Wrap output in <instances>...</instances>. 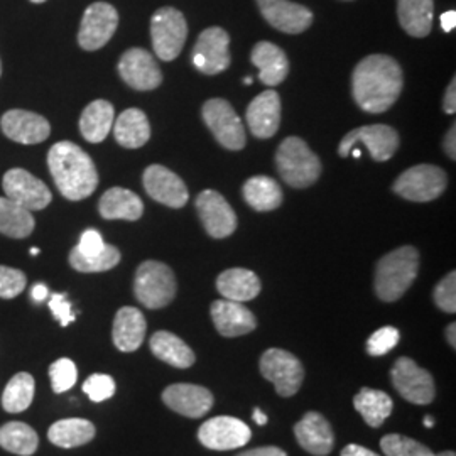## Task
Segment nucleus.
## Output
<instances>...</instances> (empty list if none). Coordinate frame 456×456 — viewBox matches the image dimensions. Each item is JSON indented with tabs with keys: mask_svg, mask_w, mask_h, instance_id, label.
Here are the masks:
<instances>
[{
	"mask_svg": "<svg viewBox=\"0 0 456 456\" xmlns=\"http://www.w3.org/2000/svg\"><path fill=\"white\" fill-rule=\"evenodd\" d=\"M164 404L186 418H201L213 406V394L195 384H173L163 392Z\"/></svg>",
	"mask_w": 456,
	"mask_h": 456,
	"instance_id": "nucleus-21",
	"label": "nucleus"
},
{
	"mask_svg": "<svg viewBox=\"0 0 456 456\" xmlns=\"http://www.w3.org/2000/svg\"><path fill=\"white\" fill-rule=\"evenodd\" d=\"M34 389H36V382L34 377L28 372H19L14 375L7 387L4 389L2 394V406L7 412H22L33 404Z\"/></svg>",
	"mask_w": 456,
	"mask_h": 456,
	"instance_id": "nucleus-38",
	"label": "nucleus"
},
{
	"mask_svg": "<svg viewBox=\"0 0 456 456\" xmlns=\"http://www.w3.org/2000/svg\"><path fill=\"white\" fill-rule=\"evenodd\" d=\"M354 408L359 411L363 421L370 428H379L391 416V395L386 392L363 387L354 397Z\"/></svg>",
	"mask_w": 456,
	"mask_h": 456,
	"instance_id": "nucleus-36",
	"label": "nucleus"
},
{
	"mask_svg": "<svg viewBox=\"0 0 456 456\" xmlns=\"http://www.w3.org/2000/svg\"><path fill=\"white\" fill-rule=\"evenodd\" d=\"M203 120L212 131L216 142L230 151L245 147V129L240 117L233 110L230 102L224 98H212L203 105Z\"/></svg>",
	"mask_w": 456,
	"mask_h": 456,
	"instance_id": "nucleus-8",
	"label": "nucleus"
},
{
	"mask_svg": "<svg viewBox=\"0 0 456 456\" xmlns=\"http://www.w3.org/2000/svg\"><path fill=\"white\" fill-rule=\"evenodd\" d=\"M147 323L137 308L124 306L117 311L112 328L115 346L120 352H135L146 338Z\"/></svg>",
	"mask_w": 456,
	"mask_h": 456,
	"instance_id": "nucleus-25",
	"label": "nucleus"
},
{
	"mask_svg": "<svg viewBox=\"0 0 456 456\" xmlns=\"http://www.w3.org/2000/svg\"><path fill=\"white\" fill-rule=\"evenodd\" d=\"M443 110L448 115H453L456 112V78L452 80L444 92V100H443Z\"/></svg>",
	"mask_w": 456,
	"mask_h": 456,
	"instance_id": "nucleus-48",
	"label": "nucleus"
},
{
	"mask_svg": "<svg viewBox=\"0 0 456 456\" xmlns=\"http://www.w3.org/2000/svg\"><path fill=\"white\" fill-rule=\"evenodd\" d=\"M2 132L19 144H39L51 134V126L43 115L28 110H9L0 120Z\"/></svg>",
	"mask_w": 456,
	"mask_h": 456,
	"instance_id": "nucleus-20",
	"label": "nucleus"
},
{
	"mask_svg": "<svg viewBox=\"0 0 456 456\" xmlns=\"http://www.w3.org/2000/svg\"><path fill=\"white\" fill-rule=\"evenodd\" d=\"M367 147L370 156L375 161L384 163L389 161L395 151L399 149V134L391 126L384 124H374V126H363L359 129L348 132L338 146V154L342 158H348L352 149L355 146Z\"/></svg>",
	"mask_w": 456,
	"mask_h": 456,
	"instance_id": "nucleus-10",
	"label": "nucleus"
},
{
	"mask_svg": "<svg viewBox=\"0 0 456 456\" xmlns=\"http://www.w3.org/2000/svg\"><path fill=\"white\" fill-rule=\"evenodd\" d=\"M98 212L105 220L135 222L144 213V203L139 196L126 188H110L98 201Z\"/></svg>",
	"mask_w": 456,
	"mask_h": 456,
	"instance_id": "nucleus-27",
	"label": "nucleus"
},
{
	"mask_svg": "<svg viewBox=\"0 0 456 456\" xmlns=\"http://www.w3.org/2000/svg\"><path fill=\"white\" fill-rule=\"evenodd\" d=\"M441 28L444 33H452L456 28V12L455 11H448L444 14H441Z\"/></svg>",
	"mask_w": 456,
	"mask_h": 456,
	"instance_id": "nucleus-52",
	"label": "nucleus"
},
{
	"mask_svg": "<svg viewBox=\"0 0 456 456\" xmlns=\"http://www.w3.org/2000/svg\"><path fill=\"white\" fill-rule=\"evenodd\" d=\"M48 166L53 180L66 200L80 201L97 190L95 163L82 147L69 141L56 142L49 149Z\"/></svg>",
	"mask_w": 456,
	"mask_h": 456,
	"instance_id": "nucleus-2",
	"label": "nucleus"
},
{
	"mask_svg": "<svg viewBox=\"0 0 456 456\" xmlns=\"http://www.w3.org/2000/svg\"><path fill=\"white\" fill-rule=\"evenodd\" d=\"M34 4H43V2H46V0H31Z\"/></svg>",
	"mask_w": 456,
	"mask_h": 456,
	"instance_id": "nucleus-60",
	"label": "nucleus"
},
{
	"mask_svg": "<svg viewBox=\"0 0 456 456\" xmlns=\"http://www.w3.org/2000/svg\"><path fill=\"white\" fill-rule=\"evenodd\" d=\"M120 262V250L114 245H105V248L97 256H83L77 248L69 252V264L78 273H105L114 269Z\"/></svg>",
	"mask_w": 456,
	"mask_h": 456,
	"instance_id": "nucleus-39",
	"label": "nucleus"
},
{
	"mask_svg": "<svg viewBox=\"0 0 456 456\" xmlns=\"http://www.w3.org/2000/svg\"><path fill=\"white\" fill-rule=\"evenodd\" d=\"M178 291L176 276L163 262H142L134 279V294L137 301L149 310L166 308Z\"/></svg>",
	"mask_w": 456,
	"mask_h": 456,
	"instance_id": "nucleus-5",
	"label": "nucleus"
},
{
	"mask_svg": "<svg viewBox=\"0 0 456 456\" xmlns=\"http://www.w3.org/2000/svg\"><path fill=\"white\" fill-rule=\"evenodd\" d=\"M142 183L147 195L169 208H183L190 200L188 188L180 176L159 164L147 167Z\"/></svg>",
	"mask_w": 456,
	"mask_h": 456,
	"instance_id": "nucleus-18",
	"label": "nucleus"
},
{
	"mask_svg": "<svg viewBox=\"0 0 456 456\" xmlns=\"http://www.w3.org/2000/svg\"><path fill=\"white\" fill-rule=\"evenodd\" d=\"M2 186L9 200H12L14 203L29 212L45 210L53 198L48 186L43 181L37 180L31 173L20 167L9 169L4 175Z\"/></svg>",
	"mask_w": 456,
	"mask_h": 456,
	"instance_id": "nucleus-15",
	"label": "nucleus"
},
{
	"mask_svg": "<svg viewBox=\"0 0 456 456\" xmlns=\"http://www.w3.org/2000/svg\"><path fill=\"white\" fill-rule=\"evenodd\" d=\"M105 242L100 235V232L94 230V228H88L82 233V239H80V244L77 245L75 248L83 254V256H97L103 248H105Z\"/></svg>",
	"mask_w": 456,
	"mask_h": 456,
	"instance_id": "nucleus-47",
	"label": "nucleus"
},
{
	"mask_svg": "<svg viewBox=\"0 0 456 456\" xmlns=\"http://www.w3.org/2000/svg\"><path fill=\"white\" fill-rule=\"evenodd\" d=\"M419 273V252L404 245L384 256L375 269V293L379 299L394 303L401 299Z\"/></svg>",
	"mask_w": 456,
	"mask_h": 456,
	"instance_id": "nucleus-3",
	"label": "nucleus"
},
{
	"mask_svg": "<svg viewBox=\"0 0 456 456\" xmlns=\"http://www.w3.org/2000/svg\"><path fill=\"white\" fill-rule=\"evenodd\" d=\"M294 435L299 446L314 456L331 453L335 436L331 426L320 412H308L299 423L294 426Z\"/></svg>",
	"mask_w": 456,
	"mask_h": 456,
	"instance_id": "nucleus-24",
	"label": "nucleus"
},
{
	"mask_svg": "<svg viewBox=\"0 0 456 456\" xmlns=\"http://www.w3.org/2000/svg\"><path fill=\"white\" fill-rule=\"evenodd\" d=\"M188 37V22L175 7H161L151 19L152 48L159 60L173 61L180 56Z\"/></svg>",
	"mask_w": 456,
	"mask_h": 456,
	"instance_id": "nucleus-6",
	"label": "nucleus"
},
{
	"mask_svg": "<svg viewBox=\"0 0 456 456\" xmlns=\"http://www.w3.org/2000/svg\"><path fill=\"white\" fill-rule=\"evenodd\" d=\"M424 426H426V428H433V426H435V421H433L431 416H426V418H424Z\"/></svg>",
	"mask_w": 456,
	"mask_h": 456,
	"instance_id": "nucleus-56",
	"label": "nucleus"
},
{
	"mask_svg": "<svg viewBox=\"0 0 456 456\" xmlns=\"http://www.w3.org/2000/svg\"><path fill=\"white\" fill-rule=\"evenodd\" d=\"M33 213L22 208L7 196H0V233L11 239H26L33 233Z\"/></svg>",
	"mask_w": 456,
	"mask_h": 456,
	"instance_id": "nucleus-35",
	"label": "nucleus"
},
{
	"mask_svg": "<svg viewBox=\"0 0 456 456\" xmlns=\"http://www.w3.org/2000/svg\"><path fill=\"white\" fill-rule=\"evenodd\" d=\"M247 124L257 139H271L281 124V98L276 90H265L247 107Z\"/></svg>",
	"mask_w": 456,
	"mask_h": 456,
	"instance_id": "nucleus-23",
	"label": "nucleus"
},
{
	"mask_svg": "<svg viewBox=\"0 0 456 456\" xmlns=\"http://www.w3.org/2000/svg\"><path fill=\"white\" fill-rule=\"evenodd\" d=\"M264 19L281 33L301 34L313 24V12L291 0H257Z\"/></svg>",
	"mask_w": 456,
	"mask_h": 456,
	"instance_id": "nucleus-19",
	"label": "nucleus"
},
{
	"mask_svg": "<svg viewBox=\"0 0 456 456\" xmlns=\"http://www.w3.org/2000/svg\"><path fill=\"white\" fill-rule=\"evenodd\" d=\"M399 343V330L394 326H384L377 330L367 342V354L372 357H382L389 354Z\"/></svg>",
	"mask_w": 456,
	"mask_h": 456,
	"instance_id": "nucleus-43",
	"label": "nucleus"
},
{
	"mask_svg": "<svg viewBox=\"0 0 456 456\" xmlns=\"http://www.w3.org/2000/svg\"><path fill=\"white\" fill-rule=\"evenodd\" d=\"M392 384L395 391L412 404L424 406L435 399V380L428 370L421 369L414 360L401 357L391 370Z\"/></svg>",
	"mask_w": 456,
	"mask_h": 456,
	"instance_id": "nucleus-11",
	"label": "nucleus"
},
{
	"mask_svg": "<svg viewBox=\"0 0 456 456\" xmlns=\"http://www.w3.org/2000/svg\"><path fill=\"white\" fill-rule=\"evenodd\" d=\"M444 152L455 161L456 159V126L453 124L452 126V129L446 132V135H444Z\"/></svg>",
	"mask_w": 456,
	"mask_h": 456,
	"instance_id": "nucleus-50",
	"label": "nucleus"
},
{
	"mask_svg": "<svg viewBox=\"0 0 456 456\" xmlns=\"http://www.w3.org/2000/svg\"><path fill=\"white\" fill-rule=\"evenodd\" d=\"M83 392L94 401V403H103L110 399L115 394V382L110 375L94 374L90 375L85 384Z\"/></svg>",
	"mask_w": 456,
	"mask_h": 456,
	"instance_id": "nucleus-44",
	"label": "nucleus"
},
{
	"mask_svg": "<svg viewBox=\"0 0 456 456\" xmlns=\"http://www.w3.org/2000/svg\"><path fill=\"white\" fill-rule=\"evenodd\" d=\"M448 186L446 173L433 164L412 166L394 181L392 190L409 201L426 203L440 198Z\"/></svg>",
	"mask_w": 456,
	"mask_h": 456,
	"instance_id": "nucleus-7",
	"label": "nucleus"
},
{
	"mask_svg": "<svg viewBox=\"0 0 456 456\" xmlns=\"http://www.w3.org/2000/svg\"><path fill=\"white\" fill-rule=\"evenodd\" d=\"M37 444L39 436L29 424L12 421L0 428V446L9 453L31 456L36 453Z\"/></svg>",
	"mask_w": 456,
	"mask_h": 456,
	"instance_id": "nucleus-37",
	"label": "nucleus"
},
{
	"mask_svg": "<svg viewBox=\"0 0 456 456\" xmlns=\"http://www.w3.org/2000/svg\"><path fill=\"white\" fill-rule=\"evenodd\" d=\"M0 75H2V65H0Z\"/></svg>",
	"mask_w": 456,
	"mask_h": 456,
	"instance_id": "nucleus-61",
	"label": "nucleus"
},
{
	"mask_svg": "<svg viewBox=\"0 0 456 456\" xmlns=\"http://www.w3.org/2000/svg\"><path fill=\"white\" fill-rule=\"evenodd\" d=\"M435 303L444 313H455L456 311V273L452 271L448 276L441 281L435 288Z\"/></svg>",
	"mask_w": 456,
	"mask_h": 456,
	"instance_id": "nucleus-45",
	"label": "nucleus"
},
{
	"mask_svg": "<svg viewBox=\"0 0 456 456\" xmlns=\"http://www.w3.org/2000/svg\"><path fill=\"white\" fill-rule=\"evenodd\" d=\"M435 456H456L455 452H443V453H438V455Z\"/></svg>",
	"mask_w": 456,
	"mask_h": 456,
	"instance_id": "nucleus-57",
	"label": "nucleus"
},
{
	"mask_svg": "<svg viewBox=\"0 0 456 456\" xmlns=\"http://www.w3.org/2000/svg\"><path fill=\"white\" fill-rule=\"evenodd\" d=\"M115 141L126 149L146 146L151 139V126L146 114L139 109H127L114 120Z\"/></svg>",
	"mask_w": 456,
	"mask_h": 456,
	"instance_id": "nucleus-31",
	"label": "nucleus"
},
{
	"mask_svg": "<svg viewBox=\"0 0 456 456\" xmlns=\"http://www.w3.org/2000/svg\"><path fill=\"white\" fill-rule=\"evenodd\" d=\"M28 277L14 267L0 265V297L2 299H12L26 289Z\"/></svg>",
	"mask_w": 456,
	"mask_h": 456,
	"instance_id": "nucleus-42",
	"label": "nucleus"
},
{
	"mask_svg": "<svg viewBox=\"0 0 456 456\" xmlns=\"http://www.w3.org/2000/svg\"><path fill=\"white\" fill-rule=\"evenodd\" d=\"M259 369L261 374L274 384L277 394L282 397L294 395L301 389L305 380V369L299 359L281 348L265 350L259 362Z\"/></svg>",
	"mask_w": 456,
	"mask_h": 456,
	"instance_id": "nucleus-9",
	"label": "nucleus"
},
{
	"mask_svg": "<svg viewBox=\"0 0 456 456\" xmlns=\"http://www.w3.org/2000/svg\"><path fill=\"white\" fill-rule=\"evenodd\" d=\"M114 105L107 100H95L83 110L80 117V132L85 141L100 144L114 127Z\"/></svg>",
	"mask_w": 456,
	"mask_h": 456,
	"instance_id": "nucleus-29",
	"label": "nucleus"
},
{
	"mask_svg": "<svg viewBox=\"0 0 456 456\" xmlns=\"http://www.w3.org/2000/svg\"><path fill=\"white\" fill-rule=\"evenodd\" d=\"M403 86V69L387 54L363 58L352 75V95L367 114L387 112L401 95Z\"/></svg>",
	"mask_w": 456,
	"mask_h": 456,
	"instance_id": "nucleus-1",
	"label": "nucleus"
},
{
	"mask_svg": "<svg viewBox=\"0 0 456 456\" xmlns=\"http://www.w3.org/2000/svg\"><path fill=\"white\" fill-rule=\"evenodd\" d=\"M446 340L448 343L455 348L456 346V325L455 323H452V325L446 328Z\"/></svg>",
	"mask_w": 456,
	"mask_h": 456,
	"instance_id": "nucleus-54",
	"label": "nucleus"
},
{
	"mask_svg": "<svg viewBox=\"0 0 456 456\" xmlns=\"http://www.w3.org/2000/svg\"><path fill=\"white\" fill-rule=\"evenodd\" d=\"M380 448L386 456H435L423 443L403 435H387L380 440Z\"/></svg>",
	"mask_w": 456,
	"mask_h": 456,
	"instance_id": "nucleus-40",
	"label": "nucleus"
},
{
	"mask_svg": "<svg viewBox=\"0 0 456 456\" xmlns=\"http://www.w3.org/2000/svg\"><path fill=\"white\" fill-rule=\"evenodd\" d=\"M340 456H380L374 453L369 448H363L360 444H348L343 448L342 455Z\"/></svg>",
	"mask_w": 456,
	"mask_h": 456,
	"instance_id": "nucleus-51",
	"label": "nucleus"
},
{
	"mask_svg": "<svg viewBox=\"0 0 456 456\" xmlns=\"http://www.w3.org/2000/svg\"><path fill=\"white\" fill-rule=\"evenodd\" d=\"M95 424L82 418L56 421L49 428L48 438L60 448H78L95 438Z\"/></svg>",
	"mask_w": 456,
	"mask_h": 456,
	"instance_id": "nucleus-33",
	"label": "nucleus"
},
{
	"mask_svg": "<svg viewBox=\"0 0 456 456\" xmlns=\"http://www.w3.org/2000/svg\"><path fill=\"white\" fill-rule=\"evenodd\" d=\"M244 83L245 85H252V78H248V77H247V78H244Z\"/></svg>",
	"mask_w": 456,
	"mask_h": 456,
	"instance_id": "nucleus-59",
	"label": "nucleus"
},
{
	"mask_svg": "<svg viewBox=\"0 0 456 456\" xmlns=\"http://www.w3.org/2000/svg\"><path fill=\"white\" fill-rule=\"evenodd\" d=\"M397 16L403 29L412 37H426L433 29V0H397Z\"/></svg>",
	"mask_w": 456,
	"mask_h": 456,
	"instance_id": "nucleus-30",
	"label": "nucleus"
},
{
	"mask_svg": "<svg viewBox=\"0 0 456 456\" xmlns=\"http://www.w3.org/2000/svg\"><path fill=\"white\" fill-rule=\"evenodd\" d=\"M261 279L256 273L242 269V267H233L224 271L218 279H216V289L225 299L237 301V303H247L257 297L261 293Z\"/></svg>",
	"mask_w": 456,
	"mask_h": 456,
	"instance_id": "nucleus-28",
	"label": "nucleus"
},
{
	"mask_svg": "<svg viewBox=\"0 0 456 456\" xmlns=\"http://www.w3.org/2000/svg\"><path fill=\"white\" fill-rule=\"evenodd\" d=\"M118 26V12L107 2L92 4L83 14L78 45L85 51L102 49L114 36Z\"/></svg>",
	"mask_w": 456,
	"mask_h": 456,
	"instance_id": "nucleus-13",
	"label": "nucleus"
},
{
	"mask_svg": "<svg viewBox=\"0 0 456 456\" xmlns=\"http://www.w3.org/2000/svg\"><path fill=\"white\" fill-rule=\"evenodd\" d=\"M151 352L154 357L163 360L176 369H188L195 363L193 350L171 331H156L151 337Z\"/></svg>",
	"mask_w": 456,
	"mask_h": 456,
	"instance_id": "nucleus-32",
	"label": "nucleus"
},
{
	"mask_svg": "<svg viewBox=\"0 0 456 456\" xmlns=\"http://www.w3.org/2000/svg\"><path fill=\"white\" fill-rule=\"evenodd\" d=\"M277 171L293 188H308L322 175V161L299 137L284 139L276 152Z\"/></svg>",
	"mask_w": 456,
	"mask_h": 456,
	"instance_id": "nucleus-4",
	"label": "nucleus"
},
{
	"mask_svg": "<svg viewBox=\"0 0 456 456\" xmlns=\"http://www.w3.org/2000/svg\"><path fill=\"white\" fill-rule=\"evenodd\" d=\"M250 60L259 68V78L265 86H277L288 78V73H289L288 56L276 45L269 41L257 43L252 49Z\"/></svg>",
	"mask_w": 456,
	"mask_h": 456,
	"instance_id": "nucleus-26",
	"label": "nucleus"
},
{
	"mask_svg": "<svg viewBox=\"0 0 456 456\" xmlns=\"http://www.w3.org/2000/svg\"><path fill=\"white\" fill-rule=\"evenodd\" d=\"M244 198L256 212H273L282 203V190L269 176H254L245 181Z\"/></svg>",
	"mask_w": 456,
	"mask_h": 456,
	"instance_id": "nucleus-34",
	"label": "nucleus"
},
{
	"mask_svg": "<svg viewBox=\"0 0 456 456\" xmlns=\"http://www.w3.org/2000/svg\"><path fill=\"white\" fill-rule=\"evenodd\" d=\"M49 310L61 326H68L75 322V314L71 311V305H69L66 294H53L49 299Z\"/></svg>",
	"mask_w": 456,
	"mask_h": 456,
	"instance_id": "nucleus-46",
	"label": "nucleus"
},
{
	"mask_svg": "<svg viewBox=\"0 0 456 456\" xmlns=\"http://www.w3.org/2000/svg\"><path fill=\"white\" fill-rule=\"evenodd\" d=\"M250 428L232 416H216L201 424L198 431L200 443L215 452H228L242 448L250 441Z\"/></svg>",
	"mask_w": 456,
	"mask_h": 456,
	"instance_id": "nucleus-14",
	"label": "nucleus"
},
{
	"mask_svg": "<svg viewBox=\"0 0 456 456\" xmlns=\"http://www.w3.org/2000/svg\"><path fill=\"white\" fill-rule=\"evenodd\" d=\"M31 254H33V256H37V254H39V248L33 247V248H31Z\"/></svg>",
	"mask_w": 456,
	"mask_h": 456,
	"instance_id": "nucleus-58",
	"label": "nucleus"
},
{
	"mask_svg": "<svg viewBox=\"0 0 456 456\" xmlns=\"http://www.w3.org/2000/svg\"><path fill=\"white\" fill-rule=\"evenodd\" d=\"M196 210L207 233L213 239H227L237 230V215L227 200L213 190L196 198Z\"/></svg>",
	"mask_w": 456,
	"mask_h": 456,
	"instance_id": "nucleus-17",
	"label": "nucleus"
},
{
	"mask_svg": "<svg viewBox=\"0 0 456 456\" xmlns=\"http://www.w3.org/2000/svg\"><path fill=\"white\" fill-rule=\"evenodd\" d=\"M48 288H46L45 284H36L33 288V291H31V296H33V299L36 303L45 301V299L48 297Z\"/></svg>",
	"mask_w": 456,
	"mask_h": 456,
	"instance_id": "nucleus-53",
	"label": "nucleus"
},
{
	"mask_svg": "<svg viewBox=\"0 0 456 456\" xmlns=\"http://www.w3.org/2000/svg\"><path fill=\"white\" fill-rule=\"evenodd\" d=\"M237 456H288L284 450L277 448V446H262V448H252L247 450L244 453Z\"/></svg>",
	"mask_w": 456,
	"mask_h": 456,
	"instance_id": "nucleus-49",
	"label": "nucleus"
},
{
	"mask_svg": "<svg viewBox=\"0 0 456 456\" xmlns=\"http://www.w3.org/2000/svg\"><path fill=\"white\" fill-rule=\"evenodd\" d=\"M118 75L134 90L149 92L163 83V73L154 56L142 48L127 49L118 61Z\"/></svg>",
	"mask_w": 456,
	"mask_h": 456,
	"instance_id": "nucleus-16",
	"label": "nucleus"
},
{
	"mask_svg": "<svg viewBox=\"0 0 456 456\" xmlns=\"http://www.w3.org/2000/svg\"><path fill=\"white\" fill-rule=\"evenodd\" d=\"M193 65L203 75H218L225 71L230 63V36L222 28H208L198 36L191 54Z\"/></svg>",
	"mask_w": 456,
	"mask_h": 456,
	"instance_id": "nucleus-12",
	"label": "nucleus"
},
{
	"mask_svg": "<svg viewBox=\"0 0 456 456\" xmlns=\"http://www.w3.org/2000/svg\"><path fill=\"white\" fill-rule=\"evenodd\" d=\"M346 2H350V0H346Z\"/></svg>",
	"mask_w": 456,
	"mask_h": 456,
	"instance_id": "nucleus-62",
	"label": "nucleus"
},
{
	"mask_svg": "<svg viewBox=\"0 0 456 456\" xmlns=\"http://www.w3.org/2000/svg\"><path fill=\"white\" fill-rule=\"evenodd\" d=\"M49 377H51L53 391L56 394H63L77 384L78 370L73 360L60 359L49 367Z\"/></svg>",
	"mask_w": 456,
	"mask_h": 456,
	"instance_id": "nucleus-41",
	"label": "nucleus"
},
{
	"mask_svg": "<svg viewBox=\"0 0 456 456\" xmlns=\"http://www.w3.org/2000/svg\"><path fill=\"white\" fill-rule=\"evenodd\" d=\"M254 421L259 424V426H264V424H267V416L262 412L261 409H254Z\"/></svg>",
	"mask_w": 456,
	"mask_h": 456,
	"instance_id": "nucleus-55",
	"label": "nucleus"
},
{
	"mask_svg": "<svg viewBox=\"0 0 456 456\" xmlns=\"http://www.w3.org/2000/svg\"><path fill=\"white\" fill-rule=\"evenodd\" d=\"M210 311H212V320L216 331L227 338L242 337L257 328V320L254 313L242 303L230 301V299H218V301H213Z\"/></svg>",
	"mask_w": 456,
	"mask_h": 456,
	"instance_id": "nucleus-22",
	"label": "nucleus"
}]
</instances>
